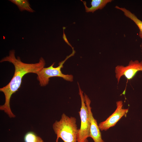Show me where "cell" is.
Returning a JSON list of instances; mask_svg holds the SVG:
<instances>
[{"instance_id": "1", "label": "cell", "mask_w": 142, "mask_h": 142, "mask_svg": "<svg viewBox=\"0 0 142 142\" xmlns=\"http://www.w3.org/2000/svg\"><path fill=\"white\" fill-rule=\"evenodd\" d=\"M15 53L14 50H10L9 55L2 59L0 61V62L8 61L11 63L15 68L14 75L10 82L6 86L0 88V91L4 93L5 97L4 103L0 105V109L4 111L10 118L16 116L10 108V99L12 95L20 87L23 78L28 73L36 74L44 67L45 64V61L42 57L40 58L37 63H24L21 61L19 57H17V58H16Z\"/></svg>"}, {"instance_id": "2", "label": "cell", "mask_w": 142, "mask_h": 142, "mask_svg": "<svg viewBox=\"0 0 142 142\" xmlns=\"http://www.w3.org/2000/svg\"><path fill=\"white\" fill-rule=\"evenodd\" d=\"M53 128L57 136L56 142H58L59 138L64 142H77L79 129L75 117L63 113L60 120L53 123Z\"/></svg>"}, {"instance_id": "3", "label": "cell", "mask_w": 142, "mask_h": 142, "mask_svg": "<svg viewBox=\"0 0 142 142\" xmlns=\"http://www.w3.org/2000/svg\"><path fill=\"white\" fill-rule=\"evenodd\" d=\"M72 49V53L67 56L64 60L60 62L57 67H53L54 64V63H53L48 67L43 68L36 74L37 75V79L40 86L43 87L46 86L49 83V78L54 77H61L68 81L72 82L73 81V77L72 75L64 74L61 71V68L63 67V64L66 61L74 55L75 51L74 50L73 48Z\"/></svg>"}, {"instance_id": "4", "label": "cell", "mask_w": 142, "mask_h": 142, "mask_svg": "<svg viewBox=\"0 0 142 142\" xmlns=\"http://www.w3.org/2000/svg\"><path fill=\"white\" fill-rule=\"evenodd\" d=\"M78 84L79 94L81 101V107L79 112L80 119V126L79 129L77 142H88V138L90 137V121L87 107L85 102L83 92Z\"/></svg>"}, {"instance_id": "5", "label": "cell", "mask_w": 142, "mask_h": 142, "mask_svg": "<svg viewBox=\"0 0 142 142\" xmlns=\"http://www.w3.org/2000/svg\"><path fill=\"white\" fill-rule=\"evenodd\" d=\"M139 71H142V60L140 62L138 60L134 61L131 60L126 66H117L115 68V72L118 84L123 76L124 75L128 80H130Z\"/></svg>"}, {"instance_id": "6", "label": "cell", "mask_w": 142, "mask_h": 142, "mask_svg": "<svg viewBox=\"0 0 142 142\" xmlns=\"http://www.w3.org/2000/svg\"><path fill=\"white\" fill-rule=\"evenodd\" d=\"M116 104V108L114 112L105 120L99 124L100 130L106 131L114 126L123 116L126 115L128 113L129 109L123 108V104L122 101H117Z\"/></svg>"}, {"instance_id": "7", "label": "cell", "mask_w": 142, "mask_h": 142, "mask_svg": "<svg viewBox=\"0 0 142 142\" xmlns=\"http://www.w3.org/2000/svg\"><path fill=\"white\" fill-rule=\"evenodd\" d=\"M85 103L88 111L90 121V128L89 136L94 142H105L102 139L100 130L97 121L94 117L90 106L91 100L88 96L84 93Z\"/></svg>"}, {"instance_id": "8", "label": "cell", "mask_w": 142, "mask_h": 142, "mask_svg": "<svg viewBox=\"0 0 142 142\" xmlns=\"http://www.w3.org/2000/svg\"><path fill=\"white\" fill-rule=\"evenodd\" d=\"M84 5L86 12H94L96 10L98 9H103L109 2H111V0H92L91 2V7H88L86 5L85 1H83Z\"/></svg>"}, {"instance_id": "9", "label": "cell", "mask_w": 142, "mask_h": 142, "mask_svg": "<svg viewBox=\"0 0 142 142\" xmlns=\"http://www.w3.org/2000/svg\"><path fill=\"white\" fill-rule=\"evenodd\" d=\"M115 8L122 11L126 16L130 18L135 23L139 30V36L142 39V21L138 19L134 14L125 8L120 7L118 6H116Z\"/></svg>"}, {"instance_id": "10", "label": "cell", "mask_w": 142, "mask_h": 142, "mask_svg": "<svg viewBox=\"0 0 142 142\" xmlns=\"http://www.w3.org/2000/svg\"><path fill=\"white\" fill-rule=\"evenodd\" d=\"M17 6L21 11L26 10L30 12H33L35 11L31 7L29 1L27 0H9Z\"/></svg>"}, {"instance_id": "11", "label": "cell", "mask_w": 142, "mask_h": 142, "mask_svg": "<svg viewBox=\"0 0 142 142\" xmlns=\"http://www.w3.org/2000/svg\"><path fill=\"white\" fill-rule=\"evenodd\" d=\"M25 142H44L42 138L32 131L27 132L25 135Z\"/></svg>"}, {"instance_id": "12", "label": "cell", "mask_w": 142, "mask_h": 142, "mask_svg": "<svg viewBox=\"0 0 142 142\" xmlns=\"http://www.w3.org/2000/svg\"><path fill=\"white\" fill-rule=\"evenodd\" d=\"M65 27H63V38L64 40L69 45L70 47H71L72 48H73L72 46L70 44V43H69V42H68V40L67 39V38L66 37V35L64 33V29H65Z\"/></svg>"}]
</instances>
